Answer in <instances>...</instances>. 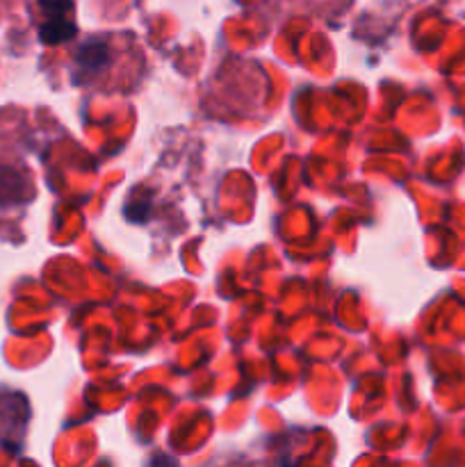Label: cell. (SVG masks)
<instances>
[{
  "instance_id": "cell-1",
  "label": "cell",
  "mask_w": 465,
  "mask_h": 467,
  "mask_svg": "<svg viewBox=\"0 0 465 467\" xmlns=\"http://www.w3.org/2000/svg\"><path fill=\"white\" fill-rule=\"evenodd\" d=\"M44 12V23L39 27V36L44 44H59L76 35L71 0H39Z\"/></svg>"
}]
</instances>
